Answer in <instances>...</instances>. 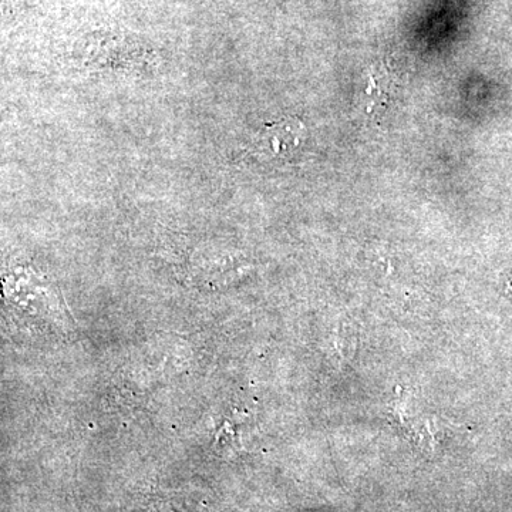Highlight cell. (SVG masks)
Returning a JSON list of instances; mask_svg holds the SVG:
<instances>
[{
	"label": "cell",
	"mask_w": 512,
	"mask_h": 512,
	"mask_svg": "<svg viewBox=\"0 0 512 512\" xmlns=\"http://www.w3.org/2000/svg\"><path fill=\"white\" fill-rule=\"evenodd\" d=\"M305 137V126L301 121L291 119L266 127L262 143L272 156L288 157L302 148Z\"/></svg>",
	"instance_id": "cell-1"
}]
</instances>
